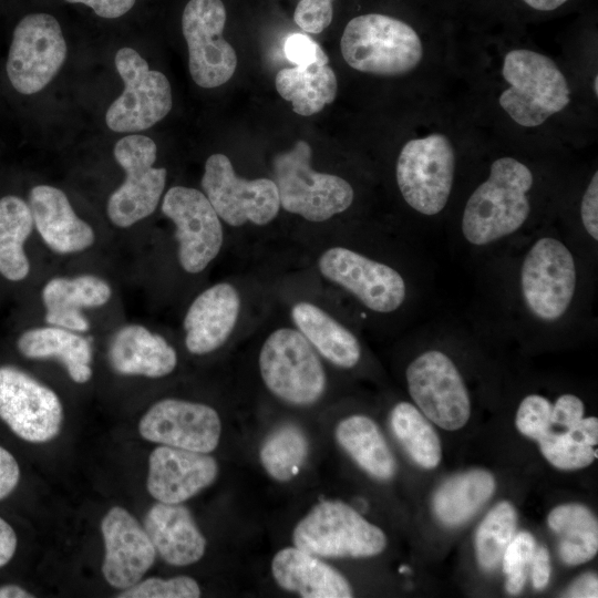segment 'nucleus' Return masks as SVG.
Segmentation results:
<instances>
[{
  "label": "nucleus",
  "mask_w": 598,
  "mask_h": 598,
  "mask_svg": "<svg viewBox=\"0 0 598 598\" xmlns=\"http://www.w3.org/2000/svg\"><path fill=\"white\" fill-rule=\"evenodd\" d=\"M535 174L514 156L495 158L487 177L467 197L460 221L465 243L482 248L514 236L533 212Z\"/></svg>",
  "instance_id": "f257e3e1"
},
{
  "label": "nucleus",
  "mask_w": 598,
  "mask_h": 598,
  "mask_svg": "<svg viewBox=\"0 0 598 598\" xmlns=\"http://www.w3.org/2000/svg\"><path fill=\"white\" fill-rule=\"evenodd\" d=\"M579 261L560 237L540 235L522 255L516 272V296L532 323L550 328L567 321L580 293Z\"/></svg>",
  "instance_id": "f03ea898"
},
{
  "label": "nucleus",
  "mask_w": 598,
  "mask_h": 598,
  "mask_svg": "<svg viewBox=\"0 0 598 598\" xmlns=\"http://www.w3.org/2000/svg\"><path fill=\"white\" fill-rule=\"evenodd\" d=\"M501 75L507 86L498 95V105L520 127H539L570 103L571 90L566 75L542 52L527 48L507 51Z\"/></svg>",
  "instance_id": "7ed1b4c3"
},
{
  "label": "nucleus",
  "mask_w": 598,
  "mask_h": 598,
  "mask_svg": "<svg viewBox=\"0 0 598 598\" xmlns=\"http://www.w3.org/2000/svg\"><path fill=\"white\" fill-rule=\"evenodd\" d=\"M340 49L352 69L375 75H402L424 59V44L406 22L381 13L351 19L342 33Z\"/></svg>",
  "instance_id": "20e7f679"
},
{
  "label": "nucleus",
  "mask_w": 598,
  "mask_h": 598,
  "mask_svg": "<svg viewBox=\"0 0 598 598\" xmlns=\"http://www.w3.org/2000/svg\"><path fill=\"white\" fill-rule=\"evenodd\" d=\"M456 153L451 138L431 132L409 140L395 164V179L406 205L424 217L447 206L455 179Z\"/></svg>",
  "instance_id": "39448f33"
},
{
  "label": "nucleus",
  "mask_w": 598,
  "mask_h": 598,
  "mask_svg": "<svg viewBox=\"0 0 598 598\" xmlns=\"http://www.w3.org/2000/svg\"><path fill=\"white\" fill-rule=\"evenodd\" d=\"M311 147L300 140L291 150L274 158L275 183L280 206L309 221H324L346 212L353 203L354 190L340 176L315 172Z\"/></svg>",
  "instance_id": "423d86ee"
},
{
  "label": "nucleus",
  "mask_w": 598,
  "mask_h": 598,
  "mask_svg": "<svg viewBox=\"0 0 598 598\" xmlns=\"http://www.w3.org/2000/svg\"><path fill=\"white\" fill-rule=\"evenodd\" d=\"M292 542L299 549L328 558L372 557L386 547L383 530L341 501L316 504L297 523Z\"/></svg>",
  "instance_id": "0eeeda50"
},
{
  "label": "nucleus",
  "mask_w": 598,
  "mask_h": 598,
  "mask_svg": "<svg viewBox=\"0 0 598 598\" xmlns=\"http://www.w3.org/2000/svg\"><path fill=\"white\" fill-rule=\"evenodd\" d=\"M259 370L268 390L293 405L313 404L326 390L322 363L299 330L280 328L270 333L260 350Z\"/></svg>",
  "instance_id": "6e6552de"
},
{
  "label": "nucleus",
  "mask_w": 598,
  "mask_h": 598,
  "mask_svg": "<svg viewBox=\"0 0 598 598\" xmlns=\"http://www.w3.org/2000/svg\"><path fill=\"white\" fill-rule=\"evenodd\" d=\"M409 393L417 409L436 425L455 431L471 415V400L463 377L443 351L430 349L411 361L405 371Z\"/></svg>",
  "instance_id": "1a4fd4ad"
},
{
  "label": "nucleus",
  "mask_w": 598,
  "mask_h": 598,
  "mask_svg": "<svg viewBox=\"0 0 598 598\" xmlns=\"http://www.w3.org/2000/svg\"><path fill=\"white\" fill-rule=\"evenodd\" d=\"M115 68L123 80V93L110 105L105 122L118 133L150 128L172 109V89L167 78L151 70L147 62L132 48L115 54Z\"/></svg>",
  "instance_id": "9d476101"
},
{
  "label": "nucleus",
  "mask_w": 598,
  "mask_h": 598,
  "mask_svg": "<svg viewBox=\"0 0 598 598\" xmlns=\"http://www.w3.org/2000/svg\"><path fill=\"white\" fill-rule=\"evenodd\" d=\"M156 152L154 141L144 135H127L116 142L114 157L126 178L107 202V216L115 226L130 227L155 210L167 174L163 167H153Z\"/></svg>",
  "instance_id": "9b49d317"
},
{
  "label": "nucleus",
  "mask_w": 598,
  "mask_h": 598,
  "mask_svg": "<svg viewBox=\"0 0 598 598\" xmlns=\"http://www.w3.org/2000/svg\"><path fill=\"white\" fill-rule=\"evenodd\" d=\"M66 56V43L58 20L49 13L22 18L13 31L7 60V74L22 94L45 87Z\"/></svg>",
  "instance_id": "f8f14e48"
},
{
  "label": "nucleus",
  "mask_w": 598,
  "mask_h": 598,
  "mask_svg": "<svg viewBox=\"0 0 598 598\" xmlns=\"http://www.w3.org/2000/svg\"><path fill=\"white\" fill-rule=\"evenodd\" d=\"M202 187L219 218L230 226H241L247 221L264 226L277 216L280 208L274 181L237 176L224 154H213L207 158Z\"/></svg>",
  "instance_id": "ddd939ff"
},
{
  "label": "nucleus",
  "mask_w": 598,
  "mask_h": 598,
  "mask_svg": "<svg viewBox=\"0 0 598 598\" xmlns=\"http://www.w3.org/2000/svg\"><path fill=\"white\" fill-rule=\"evenodd\" d=\"M226 9L221 0H189L182 17L194 82L205 89L220 86L234 75L237 55L223 38Z\"/></svg>",
  "instance_id": "4468645a"
},
{
  "label": "nucleus",
  "mask_w": 598,
  "mask_h": 598,
  "mask_svg": "<svg viewBox=\"0 0 598 598\" xmlns=\"http://www.w3.org/2000/svg\"><path fill=\"white\" fill-rule=\"evenodd\" d=\"M318 266L327 279L374 312L391 313L406 299V281L398 270L349 248H329L319 258Z\"/></svg>",
  "instance_id": "2eb2a0df"
},
{
  "label": "nucleus",
  "mask_w": 598,
  "mask_h": 598,
  "mask_svg": "<svg viewBox=\"0 0 598 598\" xmlns=\"http://www.w3.org/2000/svg\"><path fill=\"white\" fill-rule=\"evenodd\" d=\"M0 417L22 440L44 443L58 435L63 408L53 390L14 367H0Z\"/></svg>",
  "instance_id": "dca6fc26"
},
{
  "label": "nucleus",
  "mask_w": 598,
  "mask_h": 598,
  "mask_svg": "<svg viewBox=\"0 0 598 598\" xmlns=\"http://www.w3.org/2000/svg\"><path fill=\"white\" fill-rule=\"evenodd\" d=\"M162 212L176 226L182 268L189 274L203 271L219 254L224 238L219 216L205 194L174 186L164 196Z\"/></svg>",
  "instance_id": "f3484780"
},
{
  "label": "nucleus",
  "mask_w": 598,
  "mask_h": 598,
  "mask_svg": "<svg viewBox=\"0 0 598 598\" xmlns=\"http://www.w3.org/2000/svg\"><path fill=\"white\" fill-rule=\"evenodd\" d=\"M138 431L143 439L154 443L209 453L218 445L221 422L209 405L164 399L143 415Z\"/></svg>",
  "instance_id": "a211bd4d"
},
{
  "label": "nucleus",
  "mask_w": 598,
  "mask_h": 598,
  "mask_svg": "<svg viewBox=\"0 0 598 598\" xmlns=\"http://www.w3.org/2000/svg\"><path fill=\"white\" fill-rule=\"evenodd\" d=\"M104 539L102 573L114 588L138 582L155 560L156 550L144 527L123 507H112L101 523Z\"/></svg>",
  "instance_id": "6ab92c4d"
},
{
  "label": "nucleus",
  "mask_w": 598,
  "mask_h": 598,
  "mask_svg": "<svg viewBox=\"0 0 598 598\" xmlns=\"http://www.w3.org/2000/svg\"><path fill=\"white\" fill-rule=\"evenodd\" d=\"M217 474L218 464L208 453L159 445L148 458L146 486L157 502L181 504L209 486Z\"/></svg>",
  "instance_id": "aec40b11"
},
{
  "label": "nucleus",
  "mask_w": 598,
  "mask_h": 598,
  "mask_svg": "<svg viewBox=\"0 0 598 598\" xmlns=\"http://www.w3.org/2000/svg\"><path fill=\"white\" fill-rule=\"evenodd\" d=\"M239 309V295L230 283H216L198 295L184 318L187 350L206 354L221 347L236 326Z\"/></svg>",
  "instance_id": "412c9836"
},
{
  "label": "nucleus",
  "mask_w": 598,
  "mask_h": 598,
  "mask_svg": "<svg viewBox=\"0 0 598 598\" xmlns=\"http://www.w3.org/2000/svg\"><path fill=\"white\" fill-rule=\"evenodd\" d=\"M29 207L37 230L52 250L72 254L94 244L93 228L76 216L61 189L50 185L34 186L29 194Z\"/></svg>",
  "instance_id": "4be33fe9"
},
{
  "label": "nucleus",
  "mask_w": 598,
  "mask_h": 598,
  "mask_svg": "<svg viewBox=\"0 0 598 598\" xmlns=\"http://www.w3.org/2000/svg\"><path fill=\"white\" fill-rule=\"evenodd\" d=\"M143 527L155 550L169 565H192L205 554L206 539L182 503L157 502L148 509Z\"/></svg>",
  "instance_id": "5701e85b"
},
{
  "label": "nucleus",
  "mask_w": 598,
  "mask_h": 598,
  "mask_svg": "<svg viewBox=\"0 0 598 598\" xmlns=\"http://www.w3.org/2000/svg\"><path fill=\"white\" fill-rule=\"evenodd\" d=\"M275 581L285 590L303 598H350L352 588L346 577L318 556L286 547L271 560Z\"/></svg>",
  "instance_id": "b1692460"
},
{
  "label": "nucleus",
  "mask_w": 598,
  "mask_h": 598,
  "mask_svg": "<svg viewBox=\"0 0 598 598\" xmlns=\"http://www.w3.org/2000/svg\"><path fill=\"white\" fill-rule=\"evenodd\" d=\"M107 357L113 371L123 375L162 378L177 364L174 348L141 324L122 327L112 338Z\"/></svg>",
  "instance_id": "393cba45"
},
{
  "label": "nucleus",
  "mask_w": 598,
  "mask_h": 598,
  "mask_svg": "<svg viewBox=\"0 0 598 598\" xmlns=\"http://www.w3.org/2000/svg\"><path fill=\"white\" fill-rule=\"evenodd\" d=\"M111 296L110 285L93 275L50 279L42 290L45 321L51 326L85 332L90 323L81 310L101 307Z\"/></svg>",
  "instance_id": "a878e982"
},
{
  "label": "nucleus",
  "mask_w": 598,
  "mask_h": 598,
  "mask_svg": "<svg viewBox=\"0 0 598 598\" xmlns=\"http://www.w3.org/2000/svg\"><path fill=\"white\" fill-rule=\"evenodd\" d=\"M17 346L29 359H58L76 383L92 377L91 343L75 331L56 326L33 328L19 337Z\"/></svg>",
  "instance_id": "bb28decb"
},
{
  "label": "nucleus",
  "mask_w": 598,
  "mask_h": 598,
  "mask_svg": "<svg viewBox=\"0 0 598 598\" xmlns=\"http://www.w3.org/2000/svg\"><path fill=\"white\" fill-rule=\"evenodd\" d=\"M298 330L311 346L337 367L350 369L361 358L357 337L321 308L310 302H298L291 309Z\"/></svg>",
  "instance_id": "cd10ccee"
},
{
  "label": "nucleus",
  "mask_w": 598,
  "mask_h": 598,
  "mask_svg": "<svg viewBox=\"0 0 598 598\" xmlns=\"http://www.w3.org/2000/svg\"><path fill=\"white\" fill-rule=\"evenodd\" d=\"M328 62L329 58L323 52L310 65L283 68L277 73L276 90L292 104L295 113L310 116L334 101L338 82Z\"/></svg>",
  "instance_id": "c85d7f7f"
},
{
  "label": "nucleus",
  "mask_w": 598,
  "mask_h": 598,
  "mask_svg": "<svg viewBox=\"0 0 598 598\" xmlns=\"http://www.w3.org/2000/svg\"><path fill=\"white\" fill-rule=\"evenodd\" d=\"M338 444L369 475L388 481L396 471L395 458L375 422L365 415L341 420L334 431Z\"/></svg>",
  "instance_id": "c756f323"
},
{
  "label": "nucleus",
  "mask_w": 598,
  "mask_h": 598,
  "mask_svg": "<svg viewBox=\"0 0 598 598\" xmlns=\"http://www.w3.org/2000/svg\"><path fill=\"white\" fill-rule=\"evenodd\" d=\"M495 478L485 470L476 468L446 480L434 493L432 507L445 526L455 527L472 518L492 497Z\"/></svg>",
  "instance_id": "7c9ffc66"
},
{
  "label": "nucleus",
  "mask_w": 598,
  "mask_h": 598,
  "mask_svg": "<svg viewBox=\"0 0 598 598\" xmlns=\"http://www.w3.org/2000/svg\"><path fill=\"white\" fill-rule=\"evenodd\" d=\"M548 526L560 537L559 555L570 566L589 561L598 550V523L581 504H563L548 514Z\"/></svg>",
  "instance_id": "2f4dec72"
},
{
  "label": "nucleus",
  "mask_w": 598,
  "mask_h": 598,
  "mask_svg": "<svg viewBox=\"0 0 598 598\" xmlns=\"http://www.w3.org/2000/svg\"><path fill=\"white\" fill-rule=\"evenodd\" d=\"M33 217L23 199H0V274L11 281L24 279L30 270L23 245L32 231Z\"/></svg>",
  "instance_id": "473e14b6"
},
{
  "label": "nucleus",
  "mask_w": 598,
  "mask_h": 598,
  "mask_svg": "<svg viewBox=\"0 0 598 598\" xmlns=\"http://www.w3.org/2000/svg\"><path fill=\"white\" fill-rule=\"evenodd\" d=\"M391 430L410 457L423 468H434L442 457L441 441L427 417L413 404L400 402L390 414Z\"/></svg>",
  "instance_id": "72a5a7b5"
},
{
  "label": "nucleus",
  "mask_w": 598,
  "mask_h": 598,
  "mask_svg": "<svg viewBox=\"0 0 598 598\" xmlns=\"http://www.w3.org/2000/svg\"><path fill=\"white\" fill-rule=\"evenodd\" d=\"M309 454L305 432L293 423L275 427L262 441L259 458L265 471L278 482L292 480L301 470Z\"/></svg>",
  "instance_id": "f704fd0d"
},
{
  "label": "nucleus",
  "mask_w": 598,
  "mask_h": 598,
  "mask_svg": "<svg viewBox=\"0 0 598 598\" xmlns=\"http://www.w3.org/2000/svg\"><path fill=\"white\" fill-rule=\"evenodd\" d=\"M516 523V509L507 501L496 504L483 518L475 535V554L482 569L491 571L497 566L514 536Z\"/></svg>",
  "instance_id": "c9c22d12"
},
{
  "label": "nucleus",
  "mask_w": 598,
  "mask_h": 598,
  "mask_svg": "<svg viewBox=\"0 0 598 598\" xmlns=\"http://www.w3.org/2000/svg\"><path fill=\"white\" fill-rule=\"evenodd\" d=\"M536 441L544 457L559 470L584 468L595 458V448L574 441L567 430L555 432L550 426Z\"/></svg>",
  "instance_id": "e433bc0d"
},
{
  "label": "nucleus",
  "mask_w": 598,
  "mask_h": 598,
  "mask_svg": "<svg viewBox=\"0 0 598 598\" xmlns=\"http://www.w3.org/2000/svg\"><path fill=\"white\" fill-rule=\"evenodd\" d=\"M199 596V585L188 576L141 579L117 595L120 598H198Z\"/></svg>",
  "instance_id": "4c0bfd02"
},
{
  "label": "nucleus",
  "mask_w": 598,
  "mask_h": 598,
  "mask_svg": "<svg viewBox=\"0 0 598 598\" xmlns=\"http://www.w3.org/2000/svg\"><path fill=\"white\" fill-rule=\"evenodd\" d=\"M536 543L528 532L518 533L507 545L503 554V570L507 575L506 590L516 595L526 581V567L532 561Z\"/></svg>",
  "instance_id": "58836bf2"
},
{
  "label": "nucleus",
  "mask_w": 598,
  "mask_h": 598,
  "mask_svg": "<svg viewBox=\"0 0 598 598\" xmlns=\"http://www.w3.org/2000/svg\"><path fill=\"white\" fill-rule=\"evenodd\" d=\"M553 403L540 394H528L519 403L516 413V427L525 436L537 440L551 426Z\"/></svg>",
  "instance_id": "ea45409f"
},
{
  "label": "nucleus",
  "mask_w": 598,
  "mask_h": 598,
  "mask_svg": "<svg viewBox=\"0 0 598 598\" xmlns=\"http://www.w3.org/2000/svg\"><path fill=\"white\" fill-rule=\"evenodd\" d=\"M332 0H300L293 20L306 32L320 33L332 21Z\"/></svg>",
  "instance_id": "a19ab883"
},
{
  "label": "nucleus",
  "mask_w": 598,
  "mask_h": 598,
  "mask_svg": "<svg viewBox=\"0 0 598 598\" xmlns=\"http://www.w3.org/2000/svg\"><path fill=\"white\" fill-rule=\"evenodd\" d=\"M580 224L590 240H598V173L594 172L581 195L579 204Z\"/></svg>",
  "instance_id": "79ce46f5"
},
{
  "label": "nucleus",
  "mask_w": 598,
  "mask_h": 598,
  "mask_svg": "<svg viewBox=\"0 0 598 598\" xmlns=\"http://www.w3.org/2000/svg\"><path fill=\"white\" fill-rule=\"evenodd\" d=\"M323 52L315 40L303 33H292L283 43L286 58L296 66L312 64Z\"/></svg>",
  "instance_id": "37998d69"
},
{
  "label": "nucleus",
  "mask_w": 598,
  "mask_h": 598,
  "mask_svg": "<svg viewBox=\"0 0 598 598\" xmlns=\"http://www.w3.org/2000/svg\"><path fill=\"white\" fill-rule=\"evenodd\" d=\"M582 400L570 393L559 395L551 405L550 422L563 427H569L584 417Z\"/></svg>",
  "instance_id": "c03bdc74"
},
{
  "label": "nucleus",
  "mask_w": 598,
  "mask_h": 598,
  "mask_svg": "<svg viewBox=\"0 0 598 598\" xmlns=\"http://www.w3.org/2000/svg\"><path fill=\"white\" fill-rule=\"evenodd\" d=\"M20 468L10 452L0 446V501L7 497L18 485Z\"/></svg>",
  "instance_id": "a18cd8bd"
},
{
  "label": "nucleus",
  "mask_w": 598,
  "mask_h": 598,
  "mask_svg": "<svg viewBox=\"0 0 598 598\" xmlns=\"http://www.w3.org/2000/svg\"><path fill=\"white\" fill-rule=\"evenodd\" d=\"M70 3H83L90 7L99 17L115 19L128 12L136 0H65Z\"/></svg>",
  "instance_id": "49530a36"
},
{
  "label": "nucleus",
  "mask_w": 598,
  "mask_h": 598,
  "mask_svg": "<svg viewBox=\"0 0 598 598\" xmlns=\"http://www.w3.org/2000/svg\"><path fill=\"white\" fill-rule=\"evenodd\" d=\"M532 582L535 589H544L550 579V558L546 547L535 549L532 558Z\"/></svg>",
  "instance_id": "de8ad7c7"
},
{
  "label": "nucleus",
  "mask_w": 598,
  "mask_h": 598,
  "mask_svg": "<svg viewBox=\"0 0 598 598\" xmlns=\"http://www.w3.org/2000/svg\"><path fill=\"white\" fill-rule=\"evenodd\" d=\"M567 432L574 441L594 447L598 443V419L596 416L581 417L567 427Z\"/></svg>",
  "instance_id": "09e8293b"
},
{
  "label": "nucleus",
  "mask_w": 598,
  "mask_h": 598,
  "mask_svg": "<svg viewBox=\"0 0 598 598\" xmlns=\"http://www.w3.org/2000/svg\"><path fill=\"white\" fill-rule=\"evenodd\" d=\"M598 582L595 574L588 573L577 578L565 592V597L596 598Z\"/></svg>",
  "instance_id": "8fccbe9b"
},
{
  "label": "nucleus",
  "mask_w": 598,
  "mask_h": 598,
  "mask_svg": "<svg viewBox=\"0 0 598 598\" xmlns=\"http://www.w3.org/2000/svg\"><path fill=\"white\" fill-rule=\"evenodd\" d=\"M17 548V536L13 528L0 517V567L13 557Z\"/></svg>",
  "instance_id": "3c124183"
},
{
  "label": "nucleus",
  "mask_w": 598,
  "mask_h": 598,
  "mask_svg": "<svg viewBox=\"0 0 598 598\" xmlns=\"http://www.w3.org/2000/svg\"><path fill=\"white\" fill-rule=\"evenodd\" d=\"M530 8L538 11H553L566 3L568 0H523Z\"/></svg>",
  "instance_id": "603ef678"
},
{
  "label": "nucleus",
  "mask_w": 598,
  "mask_h": 598,
  "mask_svg": "<svg viewBox=\"0 0 598 598\" xmlns=\"http://www.w3.org/2000/svg\"><path fill=\"white\" fill-rule=\"evenodd\" d=\"M32 598V594L17 585H7L0 587V598Z\"/></svg>",
  "instance_id": "864d4df0"
},
{
  "label": "nucleus",
  "mask_w": 598,
  "mask_h": 598,
  "mask_svg": "<svg viewBox=\"0 0 598 598\" xmlns=\"http://www.w3.org/2000/svg\"><path fill=\"white\" fill-rule=\"evenodd\" d=\"M592 91L595 93V96L598 95V75L596 74L592 81Z\"/></svg>",
  "instance_id": "5fc2aeb1"
}]
</instances>
